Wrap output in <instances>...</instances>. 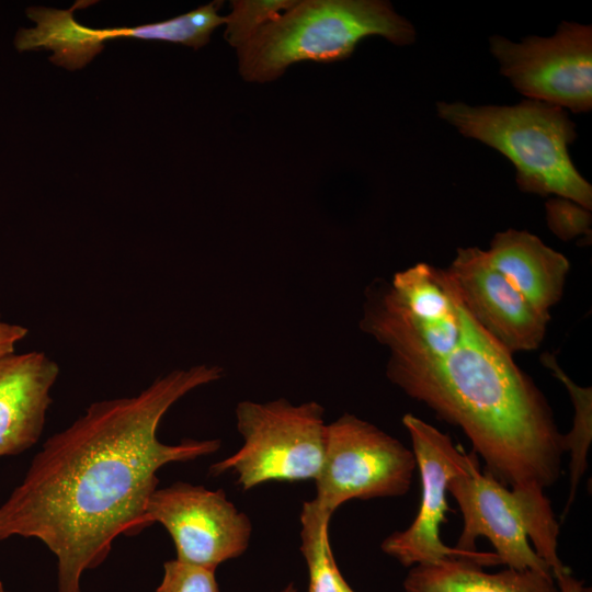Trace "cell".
Masks as SVG:
<instances>
[{
  "mask_svg": "<svg viewBox=\"0 0 592 592\" xmlns=\"http://www.w3.org/2000/svg\"><path fill=\"white\" fill-rule=\"evenodd\" d=\"M371 35L409 45L415 31L387 1L296 0L237 49L239 73L248 82H270L295 62L345 59Z\"/></svg>",
  "mask_w": 592,
  "mask_h": 592,
  "instance_id": "3957f363",
  "label": "cell"
},
{
  "mask_svg": "<svg viewBox=\"0 0 592 592\" xmlns=\"http://www.w3.org/2000/svg\"><path fill=\"white\" fill-rule=\"evenodd\" d=\"M405 592H560L550 574L533 570L490 573L464 558H444L411 567L403 580Z\"/></svg>",
  "mask_w": 592,
  "mask_h": 592,
  "instance_id": "9a60e30c",
  "label": "cell"
},
{
  "mask_svg": "<svg viewBox=\"0 0 592 592\" xmlns=\"http://www.w3.org/2000/svg\"><path fill=\"white\" fill-rule=\"evenodd\" d=\"M402 424L410 435L421 478V502L410 526L383 540V551L405 567L433 563L444 558H464L482 567L501 565L493 551H464L446 546L441 539L440 528L446 522L448 510V483L478 465L476 454L467 455L454 445L449 435L413 414L403 415Z\"/></svg>",
  "mask_w": 592,
  "mask_h": 592,
  "instance_id": "9c48e42d",
  "label": "cell"
},
{
  "mask_svg": "<svg viewBox=\"0 0 592 592\" xmlns=\"http://www.w3.org/2000/svg\"><path fill=\"white\" fill-rule=\"evenodd\" d=\"M155 592H219L215 571L179 559L163 563V577Z\"/></svg>",
  "mask_w": 592,
  "mask_h": 592,
  "instance_id": "44dd1931",
  "label": "cell"
},
{
  "mask_svg": "<svg viewBox=\"0 0 592 592\" xmlns=\"http://www.w3.org/2000/svg\"><path fill=\"white\" fill-rule=\"evenodd\" d=\"M223 1H212L179 16L134 27L104 29L106 39L134 37L182 44L194 49L205 46L213 31L225 24L218 14Z\"/></svg>",
  "mask_w": 592,
  "mask_h": 592,
  "instance_id": "e0dca14e",
  "label": "cell"
},
{
  "mask_svg": "<svg viewBox=\"0 0 592 592\" xmlns=\"http://www.w3.org/2000/svg\"><path fill=\"white\" fill-rule=\"evenodd\" d=\"M146 525L161 524L171 536L177 559L215 571L248 548L252 524L223 489L175 482L156 489L148 500Z\"/></svg>",
  "mask_w": 592,
  "mask_h": 592,
  "instance_id": "8fae6325",
  "label": "cell"
},
{
  "mask_svg": "<svg viewBox=\"0 0 592 592\" xmlns=\"http://www.w3.org/2000/svg\"><path fill=\"white\" fill-rule=\"evenodd\" d=\"M560 592H585L582 583L566 569L554 576Z\"/></svg>",
  "mask_w": 592,
  "mask_h": 592,
  "instance_id": "cb8c5ba5",
  "label": "cell"
},
{
  "mask_svg": "<svg viewBox=\"0 0 592 592\" xmlns=\"http://www.w3.org/2000/svg\"><path fill=\"white\" fill-rule=\"evenodd\" d=\"M243 444L209 471L237 475L243 491L265 482L316 480L323 462L327 424L317 401L293 405L285 398L240 401L235 410Z\"/></svg>",
  "mask_w": 592,
  "mask_h": 592,
  "instance_id": "52a82bcc",
  "label": "cell"
},
{
  "mask_svg": "<svg viewBox=\"0 0 592 592\" xmlns=\"http://www.w3.org/2000/svg\"><path fill=\"white\" fill-rule=\"evenodd\" d=\"M296 0H235L230 13L225 16L224 37L230 46L239 49L261 29L289 9Z\"/></svg>",
  "mask_w": 592,
  "mask_h": 592,
  "instance_id": "ffe728a7",
  "label": "cell"
},
{
  "mask_svg": "<svg viewBox=\"0 0 592 592\" xmlns=\"http://www.w3.org/2000/svg\"><path fill=\"white\" fill-rule=\"evenodd\" d=\"M542 364L566 387L573 406L572 429L563 435L565 453H570V487L565 514L574 500L577 488L588 466V451L592 440V389L576 384L559 366L556 357L544 353Z\"/></svg>",
  "mask_w": 592,
  "mask_h": 592,
  "instance_id": "ac0fdd59",
  "label": "cell"
},
{
  "mask_svg": "<svg viewBox=\"0 0 592 592\" xmlns=\"http://www.w3.org/2000/svg\"><path fill=\"white\" fill-rule=\"evenodd\" d=\"M330 520L317 512L308 501L304 502L300 549L308 568V592H340L339 580L342 573L329 542Z\"/></svg>",
  "mask_w": 592,
  "mask_h": 592,
  "instance_id": "d6986e66",
  "label": "cell"
},
{
  "mask_svg": "<svg viewBox=\"0 0 592 592\" xmlns=\"http://www.w3.org/2000/svg\"><path fill=\"white\" fill-rule=\"evenodd\" d=\"M415 470L412 449L376 425L344 413L327 424L317 492L308 503L331 519L348 501L407 493Z\"/></svg>",
  "mask_w": 592,
  "mask_h": 592,
  "instance_id": "ba28073f",
  "label": "cell"
},
{
  "mask_svg": "<svg viewBox=\"0 0 592 592\" xmlns=\"http://www.w3.org/2000/svg\"><path fill=\"white\" fill-rule=\"evenodd\" d=\"M490 50L500 72L528 99L574 113L591 111V25L562 22L554 36H530L521 43L492 36Z\"/></svg>",
  "mask_w": 592,
  "mask_h": 592,
  "instance_id": "30bf717a",
  "label": "cell"
},
{
  "mask_svg": "<svg viewBox=\"0 0 592 592\" xmlns=\"http://www.w3.org/2000/svg\"><path fill=\"white\" fill-rule=\"evenodd\" d=\"M59 366L32 351L0 357V457L23 453L41 437Z\"/></svg>",
  "mask_w": 592,
  "mask_h": 592,
  "instance_id": "4fadbf2b",
  "label": "cell"
},
{
  "mask_svg": "<svg viewBox=\"0 0 592 592\" xmlns=\"http://www.w3.org/2000/svg\"><path fill=\"white\" fill-rule=\"evenodd\" d=\"M29 333V329L2 319L0 315V357L14 353L15 345Z\"/></svg>",
  "mask_w": 592,
  "mask_h": 592,
  "instance_id": "603a6c76",
  "label": "cell"
},
{
  "mask_svg": "<svg viewBox=\"0 0 592 592\" xmlns=\"http://www.w3.org/2000/svg\"><path fill=\"white\" fill-rule=\"evenodd\" d=\"M282 592H296V589L294 588L293 583H289Z\"/></svg>",
  "mask_w": 592,
  "mask_h": 592,
  "instance_id": "484cf974",
  "label": "cell"
},
{
  "mask_svg": "<svg viewBox=\"0 0 592 592\" xmlns=\"http://www.w3.org/2000/svg\"><path fill=\"white\" fill-rule=\"evenodd\" d=\"M546 219L549 229L563 241L591 235L590 210L570 200L549 198L546 202Z\"/></svg>",
  "mask_w": 592,
  "mask_h": 592,
  "instance_id": "7402d4cb",
  "label": "cell"
},
{
  "mask_svg": "<svg viewBox=\"0 0 592 592\" xmlns=\"http://www.w3.org/2000/svg\"><path fill=\"white\" fill-rule=\"evenodd\" d=\"M459 310L460 340L451 353L415 364L388 362L386 375L460 428L501 483L545 496L560 476L565 454L553 410L513 354L475 322L460 299Z\"/></svg>",
  "mask_w": 592,
  "mask_h": 592,
  "instance_id": "7a4b0ae2",
  "label": "cell"
},
{
  "mask_svg": "<svg viewBox=\"0 0 592 592\" xmlns=\"http://www.w3.org/2000/svg\"><path fill=\"white\" fill-rule=\"evenodd\" d=\"M447 491L463 515L456 548L477 551L479 536L489 539L501 565L555 576L566 569L557 554L559 524L546 496L509 490L479 465L453 478Z\"/></svg>",
  "mask_w": 592,
  "mask_h": 592,
  "instance_id": "8992f818",
  "label": "cell"
},
{
  "mask_svg": "<svg viewBox=\"0 0 592 592\" xmlns=\"http://www.w3.org/2000/svg\"><path fill=\"white\" fill-rule=\"evenodd\" d=\"M486 255L514 288L537 310L549 314L563 294L568 259L526 230L494 235Z\"/></svg>",
  "mask_w": 592,
  "mask_h": 592,
  "instance_id": "5bb4252c",
  "label": "cell"
},
{
  "mask_svg": "<svg viewBox=\"0 0 592 592\" xmlns=\"http://www.w3.org/2000/svg\"><path fill=\"white\" fill-rule=\"evenodd\" d=\"M0 592H12V591H9V590L5 589V587H4L3 582L1 581V579H0Z\"/></svg>",
  "mask_w": 592,
  "mask_h": 592,
  "instance_id": "4316f807",
  "label": "cell"
},
{
  "mask_svg": "<svg viewBox=\"0 0 592 592\" xmlns=\"http://www.w3.org/2000/svg\"><path fill=\"white\" fill-rule=\"evenodd\" d=\"M95 1H77L69 10L30 7L26 15L35 26L20 29L14 37L19 52L52 49L50 61L69 70L83 68L103 49L104 29H90L73 19V11Z\"/></svg>",
  "mask_w": 592,
  "mask_h": 592,
  "instance_id": "2e32d148",
  "label": "cell"
},
{
  "mask_svg": "<svg viewBox=\"0 0 592 592\" xmlns=\"http://www.w3.org/2000/svg\"><path fill=\"white\" fill-rule=\"evenodd\" d=\"M360 327L389 349L388 362L442 358L460 340L457 292L444 269L417 263L367 287Z\"/></svg>",
  "mask_w": 592,
  "mask_h": 592,
  "instance_id": "5b68a950",
  "label": "cell"
},
{
  "mask_svg": "<svg viewBox=\"0 0 592 592\" xmlns=\"http://www.w3.org/2000/svg\"><path fill=\"white\" fill-rule=\"evenodd\" d=\"M223 376L218 365H194L157 377L135 396L91 403L44 442L0 505V542L41 540L57 560V592H81L82 574L106 559L119 535L147 527L158 470L220 448L216 439L166 444L157 432L177 401Z\"/></svg>",
  "mask_w": 592,
  "mask_h": 592,
  "instance_id": "6da1fadb",
  "label": "cell"
},
{
  "mask_svg": "<svg viewBox=\"0 0 592 592\" xmlns=\"http://www.w3.org/2000/svg\"><path fill=\"white\" fill-rule=\"evenodd\" d=\"M339 589H340V592H355V591L349 585V583L345 581V579L343 578L342 574H341L340 580H339Z\"/></svg>",
  "mask_w": 592,
  "mask_h": 592,
  "instance_id": "d4e9b609",
  "label": "cell"
},
{
  "mask_svg": "<svg viewBox=\"0 0 592 592\" xmlns=\"http://www.w3.org/2000/svg\"><path fill=\"white\" fill-rule=\"evenodd\" d=\"M467 314L510 353L538 349L550 315L537 310L489 262L485 250L459 248L444 269Z\"/></svg>",
  "mask_w": 592,
  "mask_h": 592,
  "instance_id": "7c38bea8",
  "label": "cell"
},
{
  "mask_svg": "<svg viewBox=\"0 0 592 592\" xmlns=\"http://www.w3.org/2000/svg\"><path fill=\"white\" fill-rule=\"evenodd\" d=\"M436 111L465 137L504 155L515 167L521 191L554 194L591 210L592 186L568 151L576 125L563 109L527 99L513 106L437 102Z\"/></svg>",
  "mask_w": 592,
  "mask_h": 592,
  "instance_id": "277c9868",
  "label": "cell"
}]
</instances>
